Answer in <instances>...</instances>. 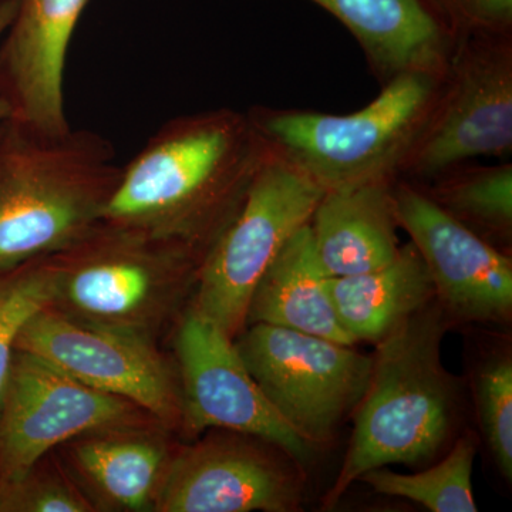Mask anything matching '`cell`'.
Instances as JSON below:
<instances>
[{
    "label": "cell",
    "instance_id": "obj_1",
    "mask_svg": "<svg viewBox=\"0 0 512 512\" xmlns=\"http://www.w3.org/2000/svg\"><path fill=\"white\" fill-rule=\"evenodd\" d=\"M264 151L248 113L217 109L168 120L121 165L101 221L205 256L241 208Z\"/></svg>",
    "mask_w": 512,
    "mask_h": 512
},
{
    "label": "cell",
    "instance_id": "obj_2",
    "mask_svg": "<svg viewBox=\"0 0 512 512\" xmlns=\"http://www.w3.org/2000/svg\"><path fill=\"white\" fill-rule=\"evenodd\" d=\"M121 174L113 144L86 128L0 126V271L69 247L101 220Z\"/></svg>",
    "mask_w": 512,
    "mask_h": 512
},
{
    "label": "cell",
    "instance_id": "obj_3",
    "mask_svg": "<svg viewBox=\"0 0 512 512\" xmlns=\"http://www.w3.org/2000/svg\"><path fill=\"white\" fill-rule=\"evenodd\" d=\"M451 320L434 299L377 343L348 453L326 495L333 507L367 471L431 463L453 434L457 389L441 360Z\"/></svg>",
    "mask_w": 512,
    "mask_h": 512
},
{
    "label": "cell",
    "instance_id": "obj_4",
    "mask_svg": "<svg viewBox=\"0 0 512 512\" xmlns=\"http://www.w3.org/2000/svg\"><path fill=\"white\" fill-rule=\"evenodd\" d=\"M49 259L55 289L47 308L87 328L156 345L190 306L204 256L100 220Z\"/></svg>",
    "mask_w": 512,
    "mask_h": 512
},
{
    "label": "cell",
    "instance_id": "obj_5",
    "mask_svg": "<svg viewBox=\"0 0 512 512\" xmlns=\"http://www.w3.org/2000/svg\"><path fill=\"white\" fill-rule=\"evenodd\" d=\"M444 73L407 72L350 114L255 106L249 119L266 146L323 191L397 180L439 96Z\"/></svg>",
    "mask_w": 512,
    "mask_h": 512
},
{
    "label": "cell",
    "instance_id": "obj_6",
    "mask_svg": "<svg viewBox=\"0 0 512 512\" xmlns=\"http://www.w3.org/2000/svg\"><path fill=\"white\" fill-rule=\"evenodd\" d=\"M322 188L266 146L234 220L202 259L190 306L235 339L249 301L286 242L308 225Z\"/></svg>",
    "mask_w": 512,
    "mask_h": 512
},
{
    "label": "cell",
    "instance_id": "obj_7",
    "mask_svg": "<svg viewBox=\"0 0 512 512\" xmlns=\"http://www.w3.org/2000/svg\"><path fill=\"white\" fill-rule=\"evenodd\" d=\"M512 154V35L461 37L399 178L424 185L481 157Z\"/></svg>",
    "mask_w": 512,
    "mask_h": 512
},
{
    "label": "cell",
    "instance_id": "obj_8",
    "mask_svg": "<svg viewBox=\"0 0 512 512\" xmlns=\"http://www.w3.org/2000/svg\"><path fill=\"white\" fill-rule=\"evenodd\" d=\"M234 343L266 399L312 447L355 413L372 375L373 356L281 326L251 323Z\"/></svg>",
    "mask_w": 512,
    "mask_h": 512
},
{
    "label": "cell",
    "instance_id": "obj_9",
    "mask_svg": "<svg viewBox=\"0 0 512 512\" xmlns=\"http://www.w3.org/2000/svg\"><path fill=\"white\" fill-rule=\"evenodd\" d=\"M151 423L161 424L136 403L16 349L0 404V478L18 480L55 448L90 431Z\"/></svg>",
    "mask_w": 512,
    "mask_h": 512
},
{
    "label": "cell",
    "instance_id": "obj_10",
    "mask_svg": "<svg viewBox=\"0 0 512 512\" xmlns=\"http://www.w3.org/2000/svg\"><path fill=\"white\" fill-rule=\"evenodd\" d=\"M175 332L183 426L220 429L274 444L299 464L312 446L276 412L239 355L234 339L188 306Z\"/></svg>",
    "mask_w": 512,
    "mask_h": 512
},
{
    "label": "cell",
    "instance_id": "obj_11",
    "mask_svg": "<svg viewBox=\"0 0 512 512\" xmlns=\"http://www.w3.org/2000/svg\"><path fill=\"white\" fill-rule=\"evenodd\" d=\"M301 467L256 437H207L171 457L154 511L292 512L301 507Z\"/></svg>",
    "mask_w": 512,
    "mask_h": 512
},
{
    "label": "cell",
    "instance_id": "obj_12",
    "mask_svg": "<svg viewBox=\"0 0 512 512\" xmlns=\"http://www.w3.org/2000/svg\"><path fill=\"white\" fill-rule=\"evenodd\" d=\"M397 225L426 264L451 322L505 325L512 316V259L441 210L419 185H393Z\"/></svg>",
    "mask_w": 512,
    "mask_h": 512
},
{
    "label": "cell",
    "instance_id": "obj_13",
    "mask_svg": "<svg viewBox=\"0 0 512 512\" xmlns=\"http://www.w3.org/2000/svg\"><path fill=\"white\" fill-rule=\"evenodd\" d=\"M16 349L77 382L136 403L167 430L183 426L178 375L156 345L87 328L45 308L23 326Z\"/></svg>",
    "mask_w": 512,
    "mask_h": 512
},
{
    "label": "cell",
    "instance_id": "obj_14",
    "mask_svg": "<svg viewBox=\"0 0 512 512\" xmlns=\"http://www.w3.org/2000/svg\"><path fill=\"white\" fill-rule=\"evenodd\" d=\"M90 0H19L0 40V97L10 120L43 133L69 131L67 53Z\"/></svg>",
    "mask_w": 512,
    "mask_h": 512
},
{
    "label": "cell",
    "instance_id": "obj_15",
    "mask_svg": "<svg viewBox=\"0 0 512 512\" xmlns=\"http://www.w3.org/2000/svg\"><path fill=\"white\" fill-rule=\"evenodd\" d=\"M164 429L158 423L114 427L63 444L74 480L97 511H154L173 457Z\"/></svg>",
    "mask_w": 512,
    "mask_h": 512
},
{
    "label": "cell",
    "instance_id": "obj_16",
    "mask_svg": "<svg viewBox=\"0 0 512 512\" xmlns=\"http://www.w3.org/2000/svg\"><path fill=\"white\" fill-rule=\"evenodd\" d=\"M339 20L380 86L407 72H446L457 39L423 0H311Z\"/></svg>",
    "mask_w": 512,
    "mask_h": 512
},
{
    "label": "cell",
    "instance_id": "obj_17",
    "mask_svg": "<svg viewBox=\"0 0 512 512\" xmlns=\"http://www.w3.org/2000/svg\"><path fill=\"white\" fill-rule=\"evenodd\" d=\"M367 181L323 192L311 227L313 245L329 276L373 271L399 254L393 185Z\"/></svg>",
    "mask_w": 512,
    "mask_h": 512
},
{
    "label": "cell",
    "instance_id": "obj_18",
    "mask_svg": "<svg viewBox=\"0 0 512 512\" xmlns=\"http://www.w3.org/2000/svg\"><path fill=\"white\" fill-rule=\"evenodd\" d=\"M329 278L316 254L311 227L305 225L286 242L256 284L247 325L266 323L355 346L336 315Z\"/></svg>",
    "mask_w": 512,
    "mask_h": 512
},
{
    "label": "cell",
    "instance_id": "obj_19",
    "mask_svg": "<svg viewBox=\"0 0 512 512\" xmlns=\"http://www.w3.org/2000/svg\"><path fill=\"white\" fill-rule=\"evenodd\" d=\"M329 291L343 329L356 343L375 345L436 299L429 271L412 242L382 268L330 276Z\"/></svg>",
    "mask_w": 512,
    "mask_h": 512
},
{
    "label": "cell",
    "instance_id": "obj_20",
    "mask_svg": "<svg viewBox=\"0 0 512 512\" xmlns=\"http://www.w3.org/2000/svg\"><path fill=\"white\" fill-rule=\"evenodd\" d=\"M419 187L454 220L488 244L511 255L510 161L495 165L474 164L470 161L451 168L436 180Z\"/></svg>",
    "mask_w": 512,
    "mask_h": 512
},
{
    "label": "cell",
    "instance_id": "obj_21",
    "mask_svg": "<svg viewBox=\"0 0 512 512\" xmlns=\"http://www.w3.org/2000/svg\"><path fill=\"white\" fill-rule=\"evenodd\" d=\"M477 441L471 434L460 437L440 463L416 474H400L386 467L360 477L376 493L406 498L431 512H476L473 467Z\"/></svg>",
    "mask_w": 512,
    "mask_h": 512
},
{
    "label": "cell",
    "instance_id": "obj_22",
    "mask_svg": "<svg viewBox=\"0 0 512 512\" xmlns=\"http://www.w3.org/2000/svg\"><path fill=\"white\" fill-rule=\"evenodd\" d=\"M55 275L49 256L0 271V404L23 326L52 302Z\"/></svg>",
    "mask_w": 512,
    "mask_h": 512
},
{
    "label": "cell",
    "instance_id": "obj_23",
    "mask_svg": "<svg viewBox=\"0 0 512 512\" xmlns=\"http://www.w3.org/2000/svg\"><path fill=\"white\" fill-rule=\"evenodd\" d=\"M478 424L498 470L512 478V359L510 353L487 360L476 377Z\"/></svg>",
    "mask_w": 512,
    "mask_h": 512
},
{
    "label": "cell",
    "instance_id": "obj_24",
    "mask_svg": "<svg viewBox=\"0 0 512 512\" xmlns=\"http://www.w3.org/2000/svg\"><path fill=\"white\" fill-rule=\"evenodd\" d=\"M96 505L87 497L72 474L39 461L29 473L3 481L0 512H93Z\"/></svg>",
    "mask_w": 512,
    "mask_h": 512
},
{
    "label": "cell",
    "instance_id": "obj_25",
    "mask_svg": "<svg viewBox=\"0 0 512 512\" xmlns=\"http://www.w3.org/2000/svg\"><path fill=\"white\" fill-rule=\"evenodd\" d=\"M456 39L512 35V0H423Z\"/></svg>",
    "mask_w": 512,
    "mask_h": 512
},
{
    "label": "cell",
    "instance_id": "obj_26",
    "mask_svg": "<svg viewBox=\"0 0 512 512\" xmlns=\"http://www.w3.org/2000/svg\"><path fill=\"white\" fill-rule=\"evenodd\" d=\"M19 0H0V40L8 30L10 23L15 18ZM10 119V111L5 101L0 97V126Z\"/></svg>",
    "mask_w": 512,
    "mask_h": 512
},
{
    "label": "cell",
    "instance_id": "obj_27",
    "mask_svg": "<svg viewBox=\"0 0 512 512\" xmlns=\"http://www.w3.org/2000/svg\"><path fill=\"white\" fill-rule=\"evenodd\" d=\"M3 480L0 478V491H2Z\"/></svg>",
    "mask_w": 512,
    "mask_h": 512
}]
</instances>
